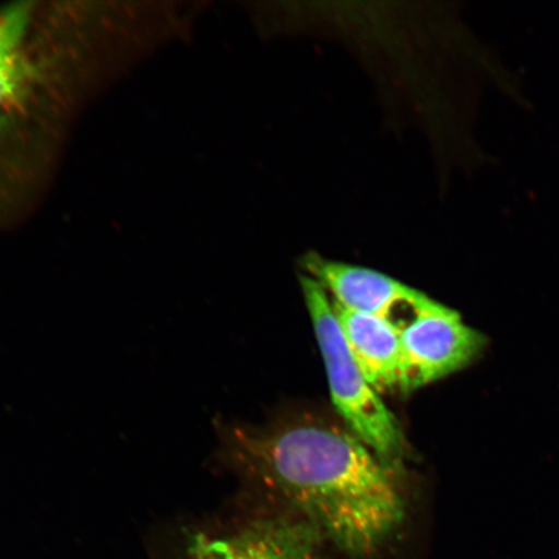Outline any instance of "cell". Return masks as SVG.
I'll return each instance as SVG.
<instances>
[{
	"mask_svg": "<svg viewBox=\"0 0 559 559\" xmlns=\"http://www.w3.org/2000/svg\"><path fill=\"white\" fill-rule=\"evenodd\" d=\"M33 3L0 10V126L35 100L53 62L40 50Z\"/></svg>",
	"mask_w": 559,
	"mask_h": 559,
	"instance_id": "obj_4",
	"label": "cell"
},
{
	"mask_svg": "<svg viewBox=\"0 0 559 559\" xmlns=\"http://www.w3.org/2000/svg\"><path fill=\"white\" fill-rule=\"evenodd\" d=\"M300 285L323 355L334 407L353 435L388 463L400 456L403 449L400 424L355 360L330 293L309 275L300 277Z\"/></svg>",
	"mask_w": 559,
	"mask_h": 559,
	"instance_id": "obj_2",
	"label": "cell"
},
{
	"mask_svg": "<svg viewBox=\"0 0 559 559\" xmlns=\"http://www.w3.org/2000/svg\"><path fill=\"white\" fill-rule=\"evenodd\" d=\"M323 542L311 523L276 516L226 537H194L188 559H328Z\"/></svg>",
	"mask_w": 559,
	"mask_h": 559,
	"instance_id": "obj_6",
	"label": "cell"
},
{
	"mask_svg": "<svg viewBox=\"0 0 559 559\" xmlns=\"http://www.w3.org/2000/svg\"><path fill=\"white\" fill-rule=\"evenodd\" d=\"M401 390L412 391L469 366L484 353L487 338L435 300L401 326Z\"/></svg>",
	"mask_w": 559,
	"mask_h": 559,
	"instance_id": "obj_3",
	"label": "cell"
},
{
	"mask_svg": "<svg viewBox=\"0 0 559 559\" xmlns=\"http://www.w3.org/2000/svg\"><path fill=\"white\" fill-rule=\"evenodd\" d=\"M338 323L362 373L381 391L401 389V328L393 321L342 309L335 305Z\"/></svg>",
	"mask_w": 559,
	"mask_h": 559,
	"instance_id": "obj_7",
	"label": "cell"
},
{
	"mask_svg": "<svg viewBox=\"0 0 559 559\" xmlns=\"http://www.w3.org/2000/svg\"><path fill=\"white\" fill-rule=\"evenodd\" d=\"M248 450L264 484L344 554L372 556L401 527L393 472L353 432L296 425L251 440Z\"/></svg>",
	"mask_w": 559,
	"mask_h": 559,
	"instance_id": "obj_1",
	"label": "cell"
},
{
	"mask_svg": "<svg viewBox=\"0 0 559 559\" xmlns=\"http://www.w3.org/2000/svg\"><path fill=\"white\" fill-rule=\"evenodd\" d=\"M305 269L334 298V304L349 311L373 314L393 321L394 311L415 314L428 309L435 299L376 270L328 261L317 254L305 258Z\"/></svg>",
	"mask_w": 559,
	"mask_h": 559,
	"instance_id": "obj_5",
	"label": "cell"
}]
</instances>
